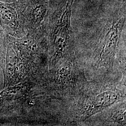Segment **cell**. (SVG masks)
<instances>
[{"mask_svg": "<svg viewBox=\"0 0 126 126\" xmlns=\"http://www.w3.org/2000/svg\"><path fill=\"white\" fill-rule=\"evenodd\" d=\"M122 19L114 21L111 27L106 33L100 46L99 54L100 65L108 69L113 67L117 44L121 34L122 27Z\"/></svg>", "mask_w": 126, "mask_h": 126, "instance_id": "obj_2", "label": "cell"}, {"mask_svg": "<svg viewBox=\"0 0 126 126\" xmlns=\"http://www.w3.org/2000/svg\"><path fill=\"white\" fill-rule=\"evenodd\" d=\"M118 95L111 91L104 92L94 98L88 109L86 111V116H89L100 110L108 108L117 101Z\"/></svg>", "mask_w": 126, "mask_h": 126, "instance_id": "obj_5", "label": "cell"}, {"mask_svg": "<svg viewBox=\"0 0 126 126\" xmlns=\"http://www.w3.org/2000/svg\"><path fill=\"white\" fill-rule=\"evenodd\" d=\"M1 45V43H0V48H1V46H0V45Z\"/></svg>", "mask_w": 126, "mask_h": 126, "instance_id": "obj_9", "label": "cell"}, {"mask_svg": "<svg viewBox=\"0 0 126 126\" xmlns=\"http://www.w3.org/2000/svg\"><path fill=\"white\" fill-rule=\"evenodd\" d=\"M74 0H69L61 17L59 19L54 32L55 55L61 56L64 50L69 37L70 18Z\"/></svg>", "mask_w": 126, "mask_h": 126, "instance_id": "obj_3", "label": "cell"}, {"mask_svg": "<svg viewBox=\"0 0 126 126\" xmlns=\"http://www.w3.org/2000/svg\"><path fill=\"white\" fill-rule=\"evenodd\" d=\"M0 55V65L4 75L5 88L12 86L21 81L24 75V65L16 45L11 42L5 52Z\"/></svg>", "mask_w": 126, "mask_h": 126, "instance_id": "obj_1", "label": "cell"}, {"mask_svg": "<svg viewBox=\"0 0 126 126\" xmlns=\"http://www.w3.org/2000/svg\"><path fill=\"white\" fill-rule=\"evenodd\" d=\"M70 67L69 65H64L60 66L58 71V76L59 79H64L67 78L70 73Z\"/></svg>", "mask_w": 126, "mask_h": 126, "instance_id": "obj_7", "label": "cell"}, {"mask_svg": "<svg viewBox=\"0 0 126 126\" xmlns=\"http://www.w3.org/2000/svg\"><path fill=\"white\" fill-rule=\"evenodd\" d=\"M113 118L114 120L121 124H124L126 123V111L125 110H120L118 111L115 113Z\"/></svg>", "mask_w": 126, "mask_h": 126, "instance_id": "obj_8", "label": "cell"}, {"mask_svg": "<svg viewBox=\"0 0 126 126\" xmlns=\"http://www.w3.org/2000/svg\"><path fill=\"white\" fill-rule=\"evenodd\" d=\"M46 12V6L45 4L35 5L31 9L30 17L34 25H38L43 20Z\"/></svg>", "mask_w": 126, "mask_h": 126, "instance_id": "obj_6", "label": "cell"}, {"mask_svg": "<svg viewBox=\"0 0 126 126\" xmlns=\"http://www.w3.org/2000/svg\"><path fill=\"white\" fill-rule=\"evenodd\" d=\"M0 23L5 31L10 35L15 33L18 26L17 14L9 4L0 2Z\"/></svg>", "mask_w": 126, "mask_h": 126, "instance_id": "obj_4", "label": "cell"}]
</instances>
